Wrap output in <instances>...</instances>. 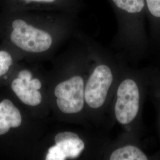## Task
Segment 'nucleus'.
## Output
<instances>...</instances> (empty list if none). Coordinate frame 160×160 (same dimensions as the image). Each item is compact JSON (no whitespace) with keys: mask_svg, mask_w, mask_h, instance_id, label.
Here are the masks:
<instances>
[{"mask_svg":"<svg viewBox=\"0 0 160 160\" xmlns=\"http://www.w3.org/2000/svg\"><path fill=\"white\" fill-rule=\"evenodd\" d=\"M22 119L18 109L9 100L0 103V135H4L11 128H17Z\"/></svg>","mask_w":160,"mask_h":160,"instance_id":"6","label":"nucleus"},{"mask_svg":"<svg viewBox=\"0 0 160 160\" xmlns=\"http://www.w3.org/2000/svg\"><path fill=\"white\" fill-rule=\"evenodd\" d=\"M115 115L118 121L127 125L133 120L139 108V92L137 83L130 79L123 81L118 87Z\"/></svg>","mask_w":160,"mask_h":160,"instance_id":"3","label":"nucleus"},{"mask_svg":"<svg viewBox=\"0 0 160 160\" xmlns=\"http://www.w3.org/2000/svg\"><path fill=\"white\" fill-rule=\"evenodd\" d=\"M145 2L151 14L160 18V0H145Z\"/></svg>","mask_w":160,"mask_h":160,"instance_id":"12","label":"nucleus"},{"mask_svg":"<svg viewBox=\"0 0 160 160\" xmlns=\"http://www.w3.org/2000/svg\"><path fill=\"white\" fill-rule=\"evenodd\" d=\"M29 82H24L17 78L12 82V88L22 102L29 106H35L41 103L42 95L38 90H34L29 86Z\"/></svg>","mask_w":160,"mask_h":160,"instance_id":"7","label":"nucleus"},{"mask_svg":"<svg viewBox=\"0 0 160 160\" xmlns=\"http://www.w3.org/2000/svg\"><path fill=\"white\" fill-rule=\"evenodd\" d=\"M32 77L31 72L28 70L21 71L18 75V78L23 80L24 82H29Z\"/></svg>","mask_w":160,"mask_h":160,"instance_id":"13","label":"nucleus"},{"mask_svg":"<svg viewBox=\"0 0 160 160\" xmlns=\"http://www.w3.org/2000/svg\"><path fill=\"white\" fill-rule=\"evenodd\" d=\"M24 1L27 3L31 2H46V3H52L55 2L56 0H22Z\"/></svg>","mask_w":160,"mask_h":160,"instance_id":"15","label":"nucleus"},{"mask_svg":"<svg viewBox=\"0 0 160 160\" xmlns=\"http://www.w3.org/2000/svg\"><path fill=\"white\" fill-rule=\"evenodd\" d=\"M12 64L11 55L7 52L0 51V76L6 74Z\"/></svg>","mask_w":160,"mask_h":160,"instance_id":"10","label":"nucleus"},{"mask_svg":"<svg viewBox=\"0 0 160 160\" xmlns=\"http://www.w3.org/2000/svg\"><path fill=\"white\" fill-rule=\"evenodd\" d=\"M12 26L11 40L24 51L39 53L46 51L51 46L52 38L46 32L36 29L21 19L15 20Z\"/></svg>","mask_w":160,"mask_h":160,"instance_id":"1","label":"nucleus"},{"mask_svg":"<svg viewBox=\"0 0 160 160\" xmlns=\"http://www.w3.org/2000/svg\"><path fill=\"white\" fill-rule=\"evenodd\" d=\"M110 160H147L143 152L136 147L128 145L115 150L110 157Z\"/></svg>","mask_w":160,"mask_h":160,"instance_id":"9","label":"nucleus"},{"mask_svg":"<svg viewBox=\"0 0 160 160\" xmlns=\"http://www.w3.org/2000/svg\"><path fill=\"white\" fill-rule=\"evenodd\" d=\"M116 10L125 16H135L143 11L145 0H111Z\"/></svg>","mask_w":160,"mask_h":160,"instance_id":"8","label":"nucleus"},{"mask_svg":"<svg viewBox=\"0 0 160 160\" xmlns=\"http://www.w3.org/2000/svg\"><path fill=\"white\" fill-rule=\"evenodd\" d=\"M55 141L67 158H77L85 147L78 135L71 132L58 133L55 136Z\"/></svg>","mask_w":160,"mask_h":160,"instance_id":"5","label":"nucleus"},{"mask_svg":"<svg viewBox=\"0 0 160 160\" xmlns=\"http://www.w3.org/2000/svg\"><path fill=\"white\" fill-rule=\"evenodd\" d=\"M66 158L67 157L62 150L58 145H55L49 149L48 154L46 155V160H63Z\"/></svg>","mask_w":160,"mask_h":160,"instance_id":"11","label":"nucleus"},{"mask_svg":"<svg viewBox=\"0 0 160 160\" xmlns=\"http://www.w3.org/2000/svg\"><path fill=\"white\" fill-rule=\"evenodd\" d=\"M59 109L64 113L80 112L84 104V82L82 78L74 77L59 83L55 89Z\"/></svg>","mask_w":160,"mask_h":160,"instance_id":"2","label":"nucleus"},{"mask_svg":"<svg viewBox=\"0 0 160 160\" xmlns=\"http://www.w3.org/2000/svg\"><path fill=\"white\" fill-rule=\"evenodd\" d=\"M113 81V75L109 67L98 66L89 78L84 90L85 100L93 109L103 105Z\"/></svg>","mask_w":160,"mask_h":160,"instance_id":"4","label":"nucleus"},{"mask_svg":"<svg viewBox=\"0 0 160 160\" xmlns=\"http://www.w3.org/2000/svg\"><path fill=\"white\" fill-rule=\"evenodd\" d=\"M29 85L32 88L36 90H39L42 87V84L38 79H33L30 80V81L29 82Z\"/></svg>","mask_w":160,"mask_h":160,"instance_id":"14","label":"nucleus"}]
</instances>
